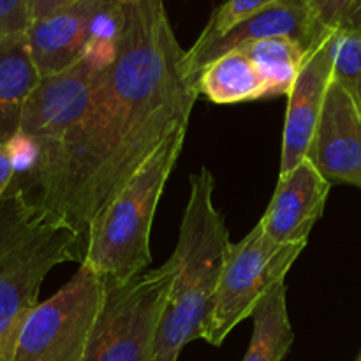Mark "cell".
<instances>
[{"mask_svg": "<svg viewBox=\"0 0 361 361\" xmlns=\"http://www.w3.org/2000/svg\"><path fill=\"white\" fill-rule=\"evenodd\" d=\"M334 80L361 113V28H337L334 34Z\"/></svg>", "mask_w": 361, "mask_h": 361, "instance_id": "cell-17", "label": "cell"}, {"mask_svg": "<svg viewBox=\"0 0 361 361\" xmlns=\"http://www.w3.org/2000/svg\"><path fill=\"white\" fill-rule=\"evenodd\" d=\"M331 183L309 157L295 171L279 178L267 214L259 221L268 238L277 245L307 243L314 224L323 215Z\"/></svg>", "mask_w": 361, "mask_h": 361, "instance_id": "cell-12", "label": "cell"}, {"mask_svg": "<svg viewBox=\"0 0 361 361\" xmlns=\"http://www.w3.org/2000/svg\"><path fill=\"white\" fill-rule=\"evenodd\" d=\"M252 338L243 361H282L295 342L286 303V284L275 286L252 312Z\"/></svg>", "mask_w": 361, "mask_h": 361, "instance_id": "cell-15", "label": "cell"}, {"mask_svg": "<svg viewBox=\"0 0 361 361\" xmlns=\"http://www.w3.org/2000/svg\"><path fill=\"white\" fill-rule=\"evenodd\" d=\"M305 245H277L259 222L242 242L231 243L203 341L221 345L243 319L252 316L261 298L284 282Z\"/></svg>", "mask_w": 361, "mask_h": 361, "instance_id": "cell-7", "label": "cell"}, {"mask_svg": "<svg viewBox=\"0 0 361 361\" xmlns=\"http://www.w3.org/2000/svg\"><path fill=\"white\" fill-rule=\"evenodd\" d=\"M122 4H130V2H137V0H120Z\"/></svg>", "mask_w": 361, "mask_h": 361, "instance_id": "cell-24", "label": "cell"}, {"mask_svg": "<svg viewBox=\"0 0 361 361\" xmlns=\"http://www.w3.org/2000/svg\"><path fill=\"white\" fill-rule=\"evenodd\" d=\"M39 80L27 35L0 48V145L14 143L20 136L25 104Z\"/></svg>", "mask_w": 361, "mask_h": 361, "instance_id": "cell-13", "label": "cell"}, {"mask_svg": "<svg viewBox=\"0 0 361 361\" xmlns=\"http://www.w3.org/2000/svg\"><path fill=\"white\" fill-rule=\"evenodd\" d=\"M277 0H226L224 4H221L214 11L207 27L203 28L201 35L192 46L210 44L215 39L224 35L226 32L235 28L238 23L245 21L247 18L254 16V14L267 9V7H270Z\"/></svg>", "mask_w": 361, "mask_h": 361, "instance_id": "cell-18", "label": "cell"}, {"mask_svg": "<svg viewBox=\"0 0 361 361\" xmlns=\"http://www.w3.org/2000/svg\"><path fill=\"white\" fill-rule=\"evenodd\" d=\"M187 126L178 127L143 168L102 208L85 236V264L108 282L137 277L150 264V231L166 182L182 154Z\"/></svg>", "mask_w": 361, "mask_h": 361, "instance_id": "cell-4", "label": "cell"}, {"mask_svg": "<svg viewBox=\"0 0 361 361\" xmlns=\"http://www.w3.org/2000/svg\"><path fill=\"white\" fill-rule=\"evenodd\" d=\"M30 25V0H0V48L25 37Z\"/></svg>", "mask_w": 361, "mask_h": 361, "instance_id": "cell-19", "label": "cell"}, {"mask_svg": "<svg viewBox=\"0 0 361 361\" xmlns=\"http://www.w3.org/2000/svg\"><path fill=\"white\" fill-rule=\"evenodd\" d=\"M76 2H80V0H30L32 21L49 16V14L56 13V11L63 9V7L73 6Z\"/></svg>", "mask_w": 361, "mask_h": 361, "instance_id": "cell-22", "label": "cell"}, {"mask_svg": "<svg viewBox=\"0 0 361 361\" xmlns=\"http://www.w3.org/2000/svg\"><path fill=\"white\" fill-rule=\"evenodd\" d=\"M238 49L245 53L263 74L268 87V97L289 95L303 63L312 53V49H307L300 42L284 37L264 39Z\"/></svg>", "mask_w": 361, "mask_h": 361, "instance_id": "cell-16", "label": "cell"}, {"mask_svg": "<svg viewBox=\"0 0 361 361\" xmlns=\"http://www.w3.org/2000/svg\"><path fill=\"white\" fill-rule=\"evenodd\" d=\"M307 157L330 183L361 189V113L331 80Z\"/></svg>", "mask_w": 361, "mask_h": 361, "instance_id": "cell-9", "label": "cell"}, {"mask_svg": "<svg viewBox=\"0 0 361 361\" xmlns=\"http://www.w3.org/2000/svg\"><path fill=\"white\" fill-rule=\"evenodd\" d=\"M200 95L215 104L257 101L268 97V87L256 63L240 49L226 53L197 74Z\"/></svg>", "mask_w": 361, "mask_h": 361, "instance_id": "cell-14", "label": "cell"}, {"mask_svg": "<svg viewBox=\"0 0 361 361\" xmlns=\"http://www.w3.org/2000/svg\"><path fill=\"white\" fill-rule=\"evenodd\" d=\"M111 0H80L49 16L32 21L27 44L39 76H51L83 59L97 21Z\"/></svg>", "mask_w": 361, "mask_h": 361, "instance_id": "cell-11", "label": "cell"}, {"mask_svg": "<svg viewBox=\"0 0 361 361\" xmlns=\"http://www.w3.org/2000/svg\"><path fill=\"white\" fill-rule=\"evenodd\" d=\"M106 286V279L80 264L66 286L28 314L13 361H83Z\"/></svg>", "mask_w": 361, "mask_h": 361, "instance_id": "cell-6", "label": "cell"}, {"mask_svg": "<svg viewBox=\"0 0 361 361\" xmlns=\"http://www.w3.org/2000/svg\"><path fill=\"white\" fill-rule=\"evenodd\" d=\"M197 95L164 0L123 4L115 59L88 111L56 147L28 157L14 183L85 247L88 226L102 208L166 137L189 126Z\"/></svg>", "mask_w": 361, "mask_h": 361, "instance_id": "cell-1", "label": "cell"}, {"mask_svg": "<svg viewBox=\"0 0 361 361\" xmlns=\"http://www.w3.org/2000/svg\"><path fill=\"white\" fill-rule=\"evenodd\" d=\"M334 34L335 30L312 49L288 95L279 178L295 171L312 143L326 92L334 80Z\"/></svg>", "mask_w": 361, "mask_h": 361, "instance_id": "cell-10", "label": "cell"}, {"mask_svg": "<svg viewBox=\"0 0 361 361\" xmlns=\"http://www.w3.org/2000/svg\"><path fill=\"white\" fill-rule=\"evenodd\" d=\"M18 173V152L16 145H0V200L13 185Z\"/></svg>", "mask_w": 361, "mask_h": 361, "instance_id": "cell-21", "label": "cell"}, {"mask_svg": "<svg viewBox=\"0 0 361 361\" xmlns=\"http://www.w3.org/2000/svg\"><path fill=\"white\" fill-rule=\"evenodd\" d=\"M307 4L324 28L337 30L344 23L353 0H307Z\"/></svg>", "mask_w": 361, "mask_h": 361, "instance_id": "cell-20", "label": "cell"}, {"mask_svg": "<svg viewBox=\"0 0 361 361\" xmlns=\"http://www.w3.org/2000/svg\"><path fill=\"white\" fill-rule=\"evenodd\" d=\"M360 361H361V360H360Z\"/></svg>", "mask_w": 361, "mask_h": 361, "instance_id": "cell-25", "label": "cell"}, {"mask_svg": "<svg viewBox=\"0 0 361 361\" xmlns=\"http://www.w3.org/2000/svg\"><path fill=\"white\" fill-rule=\"evenodd\" d=\"M85 247L67 224L35 207L13 182L0 200V361H13L46 275L83 261Z\"/></svg>", "mask_w": 361, "mask_h": 361, "instance_id": "cell-3", "label": "cell"}, {"mask_svg": "<svg viewBox=\"0 0 361 361\" xmlns=\"http://www.w3.org/2000/svg\"><path fill=\"white\" fill-rule=\"evenodd\" d=\"M342 27L361 28V0H353L348 14H345V20L344 23H342Z\"/></svg>", "mask_w": 361, "mask_h": 361, "instance_id": "cell-23", "label": "cell"}, {"mask_svg": "<svg viewBox=\"0 0 361 361\" xmlns=\"http://www.w3.org/2000/svg\"><path fill=\"white\" fill-rule=\"evenodd\" d=\"M175 277L176 264L169 257L162 267L130 281H106L104 303L83 361H154Z\"/></svg>", "mask_w": 361, "mask_h": 361, "instance_id": "cell-5", "label": "cell"}, {"mask_svg": "<svg viewBox=\"0 0 361 361\" xmlns=\"http://www.w3.org/2000/svg\"><path fill=\"white\" fill-rule=\"evenodd\" d=\"M208 168L190 176V192L171 259L176 277L155 341L154 361H176L189 342L204 337L219 281L231 247L224 215L214 204Z\"/></svg>", "mask_w": 361, "mask_h": 361, "instance_id": "cell-2", "label": "cell"}, {"mask_svg": "<svg viewBox=\"0 0 361 361\" xmlns=\"http://www.w3.org/2000/svg\"><path fill=\"white\" fill-rule=\"evenodd\" d=\"M331 32L334 30L324 28L319 23L307 0H277L267 9L247 18L210 44L190 46V49L185 51V71L196 81L197 74L208 63L245 44L264 41V39L284 37L300 42L307 49H314Z\"/></svg>", "mask_w": 361, "mask_h": 361, "instance_id": "cell-8", "label": "cell"}]
</instances>
